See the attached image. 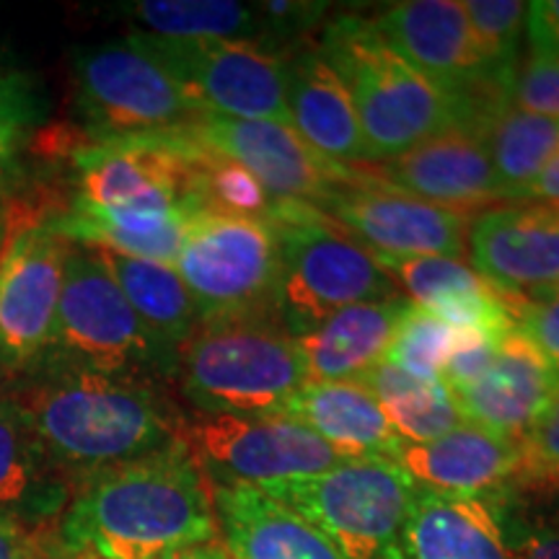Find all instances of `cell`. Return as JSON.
Returning <instances> with one entry per match:
<instances>
[{"instance_id": "cell-1", "label": "cell", "mask_w": 559, "mask_h": 559, "mask_svg": "<svg viewBox=\"0 0 559 559\" xmlns=\"http://www.w3.org/2000/svg\"><path fill=\"white\" fill-rule=\"evenodd\" d=\"M9 396L73 489L94 474L174 443L185 417L158 383L66 362H39L13 381Z\"/></svg>"}, {"instance_id": "cell-2", "label": "cell", "mask_w": 559, "mask_h": 559, "mask_svg": "<svg viewBox=\"0 0 559 559\" xmlns=\"http://www.w3.org/2000/svg\"><path fill=\"white\" fill-rule=\"evenodd\" d=\"M60 542L99 559H156L218 539L210 487L177 438L83 479L58 521Z\"/></svg>"}, {"instance_id": "cell-3", "label": "cell", "mask_w": 559, "mask_h": 559, "mask_svg": "<svg viewBox=\"0 0 559 559\" xmlns=\"http://www.w3.org/2000/svg\"><path fill=\"white\" fill-rule=\"evenodd\" d=\"M358 111L368 166L402 156L438 132L461 128V111L443 91L394 52L373 19L340 13L317 41Z\"/></svg>"}, {"instance_id": "cell-4", "label": "cell", "mask_w": 559, "mask_h": 559, "mask_svg": "<svg viewBox=\"0 0 559 559\" xmlns=\"http://www.w3.org/2000/svg\"><path fill=\"white\" fill-rule=\"evenodd\" d=\"M177 381L198 415H283L309 383L300 342L277 321L205 324L179 349Z\"/></svg>"}, {"instance_id": "cell-5", "label": "cell", "mask_w": 559, "mask_h": 559, "mask_svg": "<svg viewBox=\"0 0 559 559\" xmlns=\"http://www.w3.org/2000/svg\"><path fill=\"white\" fill-rule=\"evenodd\" d=\"M267 221L280 241L275 321L293 340L362 300L400 296L373 251L306 202H275Z\"/></svg>"}, {"instance_id": "cell-6", "label": "cell", "mask_w": 559, "mask_h": 559, "mask_svg": "<svg viewBox=\"0 0 559 559\" xmlns=\"http://www.w3.org/2000/svg\"><path fill=\"white\" fill-rule=\"evenodd\" d=\"M45 360L160 386L177 379L179 349L143 324L94 249L70 243Z\"/></svg>"}, {"instance_id": "cell-7", "label": "cell", "mask_w": 559, "mask_h": 559, "mask_svg": "<svg viewBox=\"0 0 559 559\" xmlns=\"http://www.w3.org/2000/svg\"><path fill=\"white\" fill-rule=\"evenodd\" d=\"M417 485L391 459H347L317 477L288 479L264 492L319 528L342 559H404Z\"/></svg>"}, {"instance_id": "cell-8", "label": "cell", "mask_w": 559, "mask_h": 559, "mask_svg": "<svg viewBox=\"0 0 559 559\" xmlns=\"http://www.w3.org/2000/svg\"><path fill=\"white\" fill-rule=\"evenodd\" d=\"M202 326L218 321H275L280 241L267 218L200 207L187 218L174 262Z\"/></svg>"}, {"instance_id": "cell-9", "label": "cell", "mask_w": 559, "mask_h": 559, "mask_svg": "<svg viewBox=\"0 0 559 559\" xmlns=\"http://www.w3.org/2000/svg\"><path fill=\"white\" fill-rule=\"evenodd\" d=\"M202 143L190 132L88 143L73 156L68 207L120 215H192L205 207L200 192Z\"/></svg>"}, {"instance_id": "cell-10", "label": "cell", "mask_w": 559, "mask_h": 559, "mask_svg": "<svg viewBox=\"0 0 559 559\" xmlns=\"http://www.w3.org/2000/svg\"><path fill=\"white\" fill-rule=\"evenodd\" d=\"M73 91L94 143L179 130L202 111L130 37L73 52Z\"/></svg>"}, {"instance_id": "cell-11", "label": "cell", "mask_w": 559, "mask_h": 559, "mask_svg": "<svg viewBox=\"0 0 559 559\" xmlns=\"http://www.w3.org/2000/svg\"><path fill=\"white\" fill-rule=\"evenodd\" d=\"M130 39L185 88L202 115L290 124L285 47L267 39H164L143 32Z\"/></svg>"}, {"instance_id": "cell-12", "label": "cell", "mask_w": 559, "mask_h": 559, "mask_svg": "<svg viewBox=\"0 0 559 559\" xmlns=\"http://www.w3.org/2000/svg\"><path fill=\"white\" fill-rule=\"evenodd\" d=\"M179 440L207 487H272L317 477L342 461L317 432L285 415H185Z\"/></svg>"}, {"instance_id": "cell-13", "label": "cell", "mask_w": 559, "mask_h": 559, "mask_svg": "<svg viewBox=\"0 0 559 559\" xmlns=\"http://www.w3.org/2000/svg\"><path fill=\"white\" fill-rule=\"evenodd\" d=\"M373 26L391 50L456 104L461 128L474 130L487 111L508 104L513 79L492 73L481 60L459 0L394 3L373 19Z\"/></svg>"}, {"instance_id": "cell-14", "label": "cell", "mask_w": 559, "mask_h": 559, "mask_svg": "<svg viewBox=\"0 0 559 559\" xmlns=\"http://www.w3.org/2000/svg\"><path fill=\"white\" fill-rule=\"evenodd\" d=\"M68 251L70 241L45 218L21 223L11 215L0 260V366L13 379L29 373L50 347Z\"/></svg>"}, {"instance_id": "cell-15", "label": "cell", "mask_w": 559, "mask_h": 559, "mask_svg": "<svg viewBox=\"0 0 559 559\" xmlns=\"http://www.w3.org/2000/svg\"><path fill=\"white\" fill-rule=\"evenodd\" d=\"M358 179L342 187L319 210L347 230L376 257H453L466 254V236L474 215L438 207L383 185L355 166Z\"/></svg>"}, {"instance_id": "cell-16", "label": "cell", "mask_w": 559, "mask_h": 559, "mask_svg": "<svg viewBox=\"0 0 559 559\" xmlns=\"http://www.w3.org/2000/svg\"><path fill=\"white\" fill-rule=\"evenodd\" d=\"M190 132L205 148L236 160L275 202L321 207L334 192L358 179L355 166L319 156L290 124L202 115Z\"/></svg>"}, {"instance_id": "cell-17", "label": "cell", "mask_w": 559, "mask_h": 559, "mask_svg": "<svg viewBox=\"0 0 559 559\" xmlns=\"http://www.w3.org/2000/svg\"><path fill=\"white\" fill-rule=\"evenodd\" d=\"M472 270L508 298H539L559 283V207L500 205L474 215Z\"/></svg>"}, {"instance_id": "cell-18", "label": "cell", "mask_w": 559, "mask_h": 559, "mask_svg": "<svg viewBox=\"0 0 559 559\" xmlns=\"http://www.w3.org/2000/svg\"><path fill=\"white\" fill-rule=\"evenodd\" d=\"M362 169L394 190L464 215L510 205L485 143L466 128L443 130L402 156Z\"/></svg>"}, {"instance_id": "cell-19", "label": "cell", "mask_w": 559, "mask_h": 559, "mask_svg": "<svg viewBox=\"0 0 559 559\" xmlns=\"http://www.w3.org/2000/svg\"><path fill=\"white\" fill-rule=\"evenodd\" d=\"M559 368L526 334L513 330L477 381L451 394L464 423L479 425L513 443L534 428L555 396Z\"/></svg>"}, {"instance_id": "cell-20", "label": "cell", "mask_w": 559, "mask_h": 559, "mask_svg": "<svg viewBox=\"0 0 559 559\" xmlns=\"http://www.w3.org/2000/svg\"><path fill=\"white\" fill-rule=\"evenodd\" d=\"M285 102L293 130L319 156L342 166H368V151L349 91L319 45L309 39L285 47Z\"/></svg>"}, {"instance_id": "cell-21", "label": "cell", "mask_w": 559, "mask_h": 559, "mask_svg": "<svg viewBox=\"0 0 559 559\" xmlns=\"http://www.w3.org/2000/svg\"><path fill=\"white\" fill-rule=\"evenodd\" d=\"M396 464L417 487L459 498H489L510 487L519 466V443L479 425L461 423L430 443H402Z\"/></svg>"}, {"instance_id": "cell-22", "label": "cell", "mask_w": 559, "mask_h": 559, "mask_svg": "<svg viewBox=\"0 0 559 559\" xmlns=\"http://www.w3.org/2000/svg\"><path fill=\"white\" fill-rule=\"evenodd\" d=\"M210 498L230 559H342L319 528L260 487H210Z\"/></svg>"}, {"instance_id": "cell-23", "label": "cell", "mask_w": 559, "mask_h": 559, "mask_svg": "<svg viewBox=\"0 0 559 559\" xmlns=\"http://www.w3.org/2000/svg\"><path fill=\"white\" fill-rule=\"evenodd\" d=\"M309 428L340 459H396L404 440L360 379L309 381L283 409Z\"/></svg>"}, {"instance_id": "cell-24", "label": "cell", "mask_w": 559, "mask_h": 559, "mask_svg": "<svg viewBox=\"0 0 559 559\" xmlns=\"http://www.w3.org/2000/svg\"><path fill=\"white\" fill-rule=\"evenodd\" d=\"M70 498L73 485L45 456L24 409L11 396L0 402V521L58 526Z\"/></svg>"}, {"instance_id": "cell-25", "label": "cell", "mask_w": 559, "mask_h": 559, "mask_svg": "<svg viewBox=\"0 0 559 559\" xmlns=\"http://www.w3.org/2000/svg\"><path fill=\"white\" fill-rule=\"evenodd\" d=\"M404 559H510L498 508L417 487L404 528Z\"/></svg>"}, {"instance_id": "cell-26", "label": "cell", "mask_w": 559, "mask_h": 559, "mask_svg": "<svg viewBox=\"0 0 559 559\" xmlns=\"http://www.w3.org/2000/svg\"><path fill=\"white\" fill-rule=\"evenodd\" d=\"M409 300L402 296L362 300L332 313L300 337L309 381H355L386 358L391 334Z\"/></svg>"}, {"instance_id": "cell-27", "label": "cell", "mask_w": 559, "mask_h": 559, "mask_svg": "<svg viewBox=\"0 0 559 559\" xmlns=\"http://www.w3.org/2000/svg\"><path fill=\"white\" fill-rule=\"evenodd\" d=\"M94 251L151 332L177 349L194 337L202 326L198 306L171 264L132 260L107 249Z\"/></svg>"}, {"instance_id": "cell-28", "label": "cell", "mask_w": 559, "mask_h": 559, "mask_svg": "<svg viewBox=\"0 0 559 559\" xmlns=\"http://www.w3.org/2000/svg\"><path fill=\"white\" fill-rule=\"evenodd\" d=\"M472 132L485 143L510 205L559 151V120L515 109L510 102L481 117Z\"/></svg>"}, {"instance_id": "cell-29", "label": "cell", "mask_w": 559, "mask_h": 559, "mask_svg": "<svg viewBox=\"0 0 559 559\" xmlns=\"http://www.w3.org/2000/svg\"><path fill=\"white\" fill-rule=\"evenodd\" d=\"M381 404L391 428L404 443H430L456 430L464 417L443 381H425L379 362L360 379Z\"/></svg>"}, {"instance_id": "cell-30", "label": "cell", "mask_w": 559, "mask_h": 559, "mask_svg": "<svg viewBox=\"0 0 559 559\" xmlns=\"http://www.w3.org/2000/svg\"><path fill=\"white\" fill-rule=\"evenodd\" d=\"M122 16L164 39H262L264 34L257 3L234 0H138L122 5Z\"/></svg>"}, {"instance_id": "cell-31", "label": "cell", "mask_w": 559, "mask_h": 559, "mask_svg": "<svg viewBox=\"0 0 559 559\" xmlns=\"http://www.w3.org/2000/svg\"><path fill=\"white\" fill-rule=\"evenodd\" d=\"M510 559H559V495H492Z\"/></svg>"}, {"instance_id": "cell-32", "label": "cell", "mask_w": 559, "mask_h": 559, "mask_svg": "<svg viewBox=\"0 0 559 559\" xmlns=\"http://www.w3.org/2000/svg\"><path fill=\"white\" fill-rule=\"evenodd\" d=\"M456 332L430 311L409 304L396 321L383 362L425 381H440Z\"/></svg>"}, {"instance_id": "cell-33", "label": "cell", "mask_w": 559, "mask_h": 559, "mask_svg": "<svg viewBox=\"0 0 559 559\" xmlns=\"http://www.w3.org/2000/svg\"><path fill=\"white\" fill-rule=\"evenodd\" d=\"M464 11L487 68L502 79H513L521 66L528 3L523 0H466Z\"/></svg>"}, {"instance_id": "cell-34", "label": "cell", "mask_w": 559, "mask_h": 559, "mask_svg": "<svg viewBox=\"0 0 559 559\" xmlns=\"http://www.w3.org/2000/svg\"><path fill=\"white\" fill-rule=\"evenodd\" d=\"M383 272L400 285V293L409 304L430 311L438 300L477 288L485 283L469 264L453 257H376Z\"/></svg>"}, {"instance_id": "cell-35", "label": "cell", "mask_w": 559, "mask_h": 559, "mask_svg": "<svg viewBox=\"0 0 559 559\" xmlns=\"http://www.w3.org/2000/svg\"><path fill=\"white\" fill-rule=\"evenodd\" d=\"M205 148V145H202ZM200 192L205 207L223 210L243 218H267L275 200L264 187L236 160L223 158L205 148L200 164Z\"/></svg>"}, {"instance_id": "cell-36", "label": "cell", "mask_w": 559, "mask_h": 559, "mask_svg": "<svg viewBox=\"0 0 559 559\" xmlns=\"http://www.w3.org/2000/svg\"><path fill=\"white\" fill-rule=\"evenodd\" d=\"M508 489L528 495H559V381L547 409L519 440V466Z\"/></svg>"}, {"instance_id": "cell-37", "label": "cell", "mask_w": 559, "mask_h": 559, "mask_svg": "<svg viewBox=\"0 0 559 559\" xmlns=\"http://www.w3.org/2000/svg\"><path fill=\"white\" fill-rule=\"evenodd\" d=\"M45 117L37 83L19 70L0 68V138L24 140L26 130Z\"/></svg>"}, {"instance_id": "cell-38", "label": "cell", "mask_w": 559, "mask_h": 559, "mask_svg": "<svg viewBox=\"0 0 559 559\" xmlns=\"http://www.w3.org/2000/svg\"><path fill=\"white\" fill-rule=\"evenodd\" d=\"M508 102L515 109L559 120V68L528 55L510 81Z\"/></svg>"}, {"instance_id": "cell-39", "label": "cell", "mask_w": 559, "mask_h": 559, "mask_svg": "<svg viewBox=\"0 0 559 559\" xmlns=\"http://www.w3.org/2000/svg\"><path fill=\"white\" fill-rule=\"evenodd\" d=\"M500 340L502 337L498 334L489 332H456V342H453L449 360L443 366V376H440L443 386L451 394H456V391L477 381L498 353Z\"/></svg>"}, {"instance_id": "cell-40", "label": "cell", "mask_w": 559, "mask_h": 559, "mask_svg": "<svg viewBox=\"0 0 559 559\" xmlns=\"http://www.w3.org/2000/svg\"><path fill=\"white\" fill-rule=\"evenodd\" d=\"M515 330L526 334L536 347L559 368V296L510 298Z\"/></svg>"}, {"instance_id": "cell-41", "label": "cell", "mask_w": 559, "mask_h": 559, "mask_svg": "<svg viewBox=\"0 0 559 559\" xmlns=\"http://www.w3.org/2000/svg\"><path fill=\"white\" fill-rule=\"evenodd\" d=\"M526 39L531 47V58L547 60L559 52V0L528 3Z\"/></svg>"}, {"instance_id": "cell-42", "label": "cell", "mask_w": 559, "mask_h": 559, "mask_svg": "<svg viewBox=\"0 0 559 559\" xmlns=\"http://www.w3.org/2000/svg\"><path fill=\"white\" fill-rule=\"evenodd\" d=\"M41 531L26 528L13 521H0V559H32Z\"/></svg>"}, {"instance_id": "cell-43", "label": "cell", "mask_w": 559, "mask_h": 559, "mask_svg": "<svg viewBox=\"0 0 559 559\" xmlns=\"http://www.w3.org/2000/svg\"><path fill=\"white\" fill-rule=\"evenodd\" d=\"M519 202H528V205H559V151L555 158L544 166V171L534 179V185L521 192ZM515 202V205H519Z\"/></svg>"}, {"instance_id": "cell-44", "label": "cell", "mask_w": 559, "mask_h": 559, "mask_svg": "<svg viewBox=\"0 0 559 559\" xmlns=\"http://www.w3.org/2000/svg\"><path fill=\"white\" fill-rule=\"evenodd\" d=\"M19 138H0V218L9 210V194L19 171Z\"/></svg>"}, {"instance_id": "cell-45", "label": "cell", "mask_w": 559, "mask_h": 559, "mask_svg": "<svg viewBox=\"0 0 559 559\" xmlns=\"http://www.w3.org/2000/svg\"><path fill=\"white\" fill-rule=\"evenodd\" d=\"M32 559H99L88 551H79V549H70L66 544L60 542L58 536V526H50L41 531L37 547H34Z\"/></svg>"}, {"instance_id": "cell-46", "label": "cell", "mask_w": 559, "mask_h": 559, "mask_svg": "<svg viewBox=\"0 0 559 559\" xmlns=\"http://www.w3.org/2000/svg\"><path fill=\"white\" fill-rule=\"evenodd\" d=\"M156 559H230V557L228 551L223 549V544L218 539H213L205 544H194V547L169 551V555H160Z\"/></svg>"}, {"instance_id": "cell-47", "label": "cell", "mask_w": 559, "mask_h": 559, "mask_svg": "<svg viewBox=\"0 0 559 559\" xmlns=\"http://www.w3.org/2000/svg\"><path fill=\"white\" fill-rule=\"evenodd\" d=\"M9 234H11V213L5 210V215L0 218V260H3L5 243H9Z\"/></svg>"}, {"instance_id": "cell-48", "label": "cell", "mask_w": 559, "mask_h": 559, "mask_svg": "<svg viewBox=\"0 0 559 559\" xmlns=\"http://www.w3.org/2000/svg\"><path fill=\"white\" fill-rule=\"evenodd\" d=\"M13 381H16V379H13L9 370L0 366V402L9 400V394H11V389H13Z\"/></svg>"}, {"instance_id": "cell-49", "label": "cell", "mask_w": 559, "mask_h": 559, "mask_svg": "<svg viewBox=\"0 0 559 559\" xmlns=\"http://www.w3.org/2000/svg\"><path fill=\"white\" fill-rule=\"evenodd\" d=\"M549 296H559V283L549 293H544V296H539V298H549Z\"/></svg>"}, {"instance_id": "cell-50", "label": "cell", "mask_w": 559, "mask_h": 559, "mask_svg": "<svg viewBox=\"0 0 559 559\" xmlns=\"http://www.w3.org/2000/svg\"><path fill=\"white\" fill-rule=\"evenodd\" d=\"M542 60V58H539ZM547 62H551V66H557L559 68V52L557 55H551V58H547Z\"/></svg>"}, {"instance_id": "cell-51", "label": "cell", "mask_w": 559, "mask_h": 559, "mask_svg": "<svg viewBox=\"0 0 559 559\" xmlns=\"http://www.w3.org/2000/svg\"><path fill=\"white\" fill-rule=\"evenodd\" d=\"M557 207H559V205H557Z\"/></svg>"}]
</instances>
